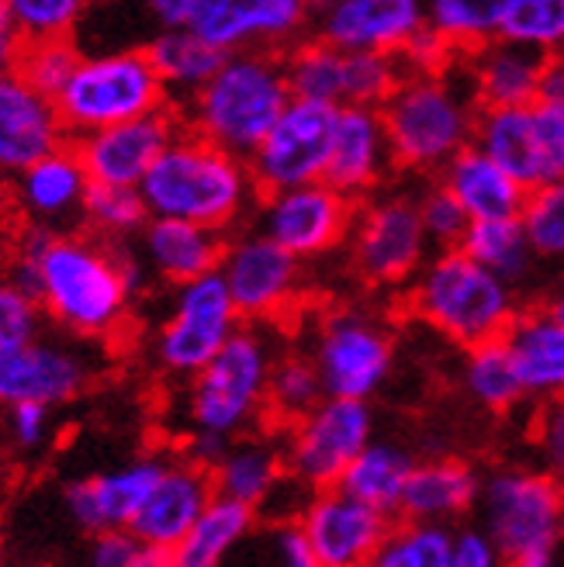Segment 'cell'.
Wrapping results in <instances>:
<instances>
[{
	"instance_id": "1",
	"label": "cell",
	"mask_w": 564,
	"mask_h": 567,
	"mask_svg": "<svg viewBox=\"0 0 564 567\" xmlns=\"http://www.w3.org/2000/svg\"><path fill=\"white\" fill-rule=\"evenodd\" d=\"M35 291L45 316L80 339L115 336L139 288V264L101 236L32 233L14 274Z\"/></svg>"
},
{
	"instance_id": "2",
	"label": "cell",
	"mask_w": 564,
	"mask_h": 567,
	"mask_svg": "<svg viewBox=\"0 0 564 567\" xmlns=\"http://www.w3.org/2000/svg\"><path fill=\"white\" fill-rule=\"evenodd\" d=\"M153 218H187L229 233L260 197L249 159L181 125L139 184Z\"/></svg>"
},
{
	"instance_id": "3",
	"label": "cell",
	"mask_w": 564,
	"mask_h": 567,
	"mask_svg": "<svg viewBox=\"0 0 564 567\" xmlns=\"http://www.w3.org/2000/svg\"><path fill=\"white\" fill-rule=\"evenodd\" d=\"M291 97L285 55L274 49H239L225 55L205 87L184 101V122L215 146L249 159Z\"/></svg>"
},
{
	"instance_id": "4",
	"label": "cell",
	"mask_w": 564,
	"mask_h": 567,
	"mask_svg": "<svg viewBox=\"0 0 564 567\" xmlns=\"http://www.w3.org/2000/svg\"><path fill=\"white\" fill-rule=\"evenodd\" d=\"M409 308L458 347H478L505 336L520 316L516 291L461 246L440 249L409 284Z\"/></svg>"
},
{
	"instance_id": "5",
	"label": "cell",
	"mask_w": 564,
	"mask_h": 567,
	"mask_svg": "<svg viewBox=\"0 0 564 567\" xmlns=\"http://www.w3.org/2000/svg\"><path fill=\"white\" fill-rule=\"evenodd\" d=\"M478 107L468 83L440 73H406L381 104V118L394 153V166L433 174L443 169L478 132Z\"/></svg>"
},
{
	"instance_id": "6",
	"label": "cell",
	"mask_w": 564,
	"mask_h": 567,
	"mask_svg": "<svg viewBox=\"0 0 564 567\" xmlns=\"http://www.w3.org/2000/svg\"><path fill=\"white\" fill-rule=\"evenodd\" d=\"M274 360L277 353L270 339L260 329L239 326L205 371L191 378L184 402L191 433H208L222 440L246 436L267 415Z\"/></svg>"
},
{
	"instance_id": "7",
	"label": "cell",
	"mask_w": 564,
	"mask_h": 567,
	"mask_svg": "<svg viewBox=\"0 0 564 567\" xmlns=\"http://www.w3.org/2000/svg\"><path fill=\"white\" fill-rule=\"evenodd\" d=\"M171 104L166 83L146 49H115L83 55L76 73L55 97L70 135H88L119 122H132Z\"/></svg>"
},
{
	"instance_id": "8",
	"label": "cell",
	"mask_w": 564,
	"mask_h": 567,
	"mask_svg": "<svg viewBox=\"0 0 564 567\" xmlns=\"http://www.w3.org/2000/svg\"><path fill=\"white\" fill-rule=\"evenodd\" d=\"M239 326L243 316L218 270L187 280L174 295L171 316L156 329V367L171 378L191 381L197 371H205L212 357L229 343Z\"/></svg>"
},
{
	"instance_id": "9",
	"label": "cell",
	"mask_w": 564,
	"mask_h": 567,
	"mask_svg": "<svg viewBox=\"0 0 564 567\" xmlns=\"http://www.w3.org/2000/svg\"><path fill=\"white\" fill-rule=\"evenodd\" d=\"M564 481L544 467H499L482 477L478 516L502 554L561 540Z\"/></svg>"
},
{
	"instance_id": "10",
	"label": "cell",
	"mask_w": 564,
	"mask_h": 567,
	"mask_svg": "<svg viewBox=\"0 0 564 567\" xmlns=\"http://www.w3.org/2000/svg\"><path fill=\"white\" fill-rule=\"evenodd\" d=\"M375 440V412L363 399H326L288 425L285 464L308 492L336 488L357 453Z\"/></svg>"
},
{
	"instance_id": "11",
	"label": "cell",
	"mask_w": 564,
	"mask_h": 567,
	"mask_svg": "<svg viewBox=\"0 0 564 567\" xmlns=\"http://www.w3.org/2000/svg\"><path fill=\"white\" fill-rule=\"evenodd\" d=\"M347 243L357 277L371 288H409L433 249L422 229L419 202L402 194H388L357 208Z\"/></svg>"
},
{
	"instance_id": "12",
	"label": "cell",
	"mask_w": 564,
	"mask_h": 567,
	"mask_svg": "<svg viewBox=\"0 0 564 567\" xmlns=\"http://www.w3.org/2000/svg\"><path fill=\"white\" fill-rule=\"evenodd\" d=\"M474 146L526 187L564 177V104L533 101L523 107H482Z\"/></svg>"
},
{
	"instance_id": "13",
	"label": "cell",
	"mask_w": 564,
	"mask_h": 567,
	"mask_svg": "<svg viewBox=\"0 0 564 567\" xmlns=\"http://www.w3.org/2000/svg\"><path fill=\"white\" fill-rule=\"evenodd\" d=\"M308 357L316 363L326 394L363 402H371L384 388L394 363L388 329L363 311H332V316H326Z\"/></svg>"
},
{
	"instance_id": "14",
	"label": "cell",
	"mask_w": 564,
	"mask_h": 567,
	"mask_svg": "<svg viewBox=\"0 0 564 567\" xmlns=\"http://www.w3.org/2000/svg\"><path fill=\"white\" fill-rule=\"evenodd\" d=\"M336 111H340L336 104L291 97L267 138L249 156V169L257 177L260 194L326 181Z\"/></svg>"
},
{
	"instance_id": "15",
	"label": "cell",
	"mask_w": 564,
	"mask_h": 567,
	"mask_svg": "<svg viewBox=\"0 0 564 567\" xmlns=\"http://www.w3.org/2000/svg\"><path fill=\"white\" fill-rule=\"evenodd\" d=\"M218 274L243 322H274L288 316L301 295V260L264 229L239 233L225 243Z\"/></svg>"
},
{
	"instance_id": "16",
	"label": "cell",
	"mask_w": 564,
	"mask_h": 567,
	"mask_svg": "<svg viewBox=\"0 0 564 567\" xmlns=\"http://www.w3.org/2000/svg\"><path fill=\"white\" fill-rule=\"evenodd\" d=\"M353 218L357 202L329 181L264 194V205L257 212L260 229L288 252H295L301 264L343 246L350 239Z\"/></svg>"
},
{
	"instance_id": "17",
	"label": "cell",
	"mask_w": 564,
	"mask_h": 567,
	"mask_svg": "<svg viewBox=\"0 0 564 567\" xmlns=\"http://www.w3.org/2000/svg\"><path fill=\"white\" fill-rule=\"evenodd\" d=\"M295 526L322 567H368L391 529V516L336 485L308 495Z\"/></svg>"
},
{
	"instance_id": "18",
	"label": "cell",
	"mask_w": 564,
	"mask_h": 567,
	"mask_svg": "<svg viewBox=\"0 0 564 567\" xmlns=\"http://www.w3.org/2000/svg\"><path fill=\"white\" fill-rule=\"evenodd\" d=\"M316 0H194L187 28L222 52L291 45L312 24Z\"/></svg>"
},
{
	"instance_id": "19",
	"label": "cell",
	"mask_w": 564,
	"mask_h": 567,
	"mask_svg": "<svg viewBox=\"0 0 564 567\" xmlns=\"http://www.w3.org/2000/svg\"><path fill=\"white\" fill-rule=\"evenodd\" d=\"M312 28L336 49L402 55L427 28V0H316Z\"/></svg>"
},
{
	"instance_id": "20",
	"label": "cell",
	"mask_w": 564,
	"mask_h": 567,
	"mask_svg": "<svg viewBox=\"0 0 564 567\" xmlns=\"http://www.w3.org/2000/svg\"><path fill=\"white\" fill-rule=\"evenodd\" d=\"M91 357L70 343H52L39 336L32 343L4 347L0 350V405H66L91 384Z\"/></svg>"
},
{
	"instance_id": "21",
	"label": "cell",
	"mask_w": 564,
	"mask_h": 567,
	"mask_svg": "<svg viewBox=\"0 0 564 567\" xmlns=\"http://www.w3.org/2000/svg\"><path fill=\"white\" fill-rule=\"evenodd\" d=\"M177 132H181V122L163 107L143 118L76 135V153L83 166H88L91 184L139 187Z\"/></svg>"
},
{
	"instance_id": "22",
	"label": "cell",
	"mask_w": 564,
	"mask_h": 567,
	"mask_svg": "<svg viewBox=\"0 0 564 567\" xmlns=\"http://www.w3.org/2000/svg\"><path fill=\"white\" fill-rule=\"evenodd\" d=\"M215 481L205 464H197L191 457L181 461H166L153 492L146 495L143 508L132 519V533L143 544L156 547H177L191 526L202 519V513L215 498Z\"/></svg>"
},
{
	"instance_id": "23",
	"label": "cell",
	"mask_w": 564,
	"mask_h": 567,
	"mask_svg": "<svg viewBox=\"0 0 564 567\" xmlns=\"http://www.w3.org/2000/svg\"><path fill=\"white\" fill-rule=\"evenodd\" d=\"M66 135L52 97L35 91L18 70L0 73V174L18 177L28 163L63 146Z\"/></svg>"
},
{
	"instance_id": "24",
	"label": "cell",
	"mask_w": 564,
	"mask_h": 567,
	"mask_svg": "<svg viewBox=\"0 0 564 567\" xmlns=\"http://www.w3.org/2000/svg\"><path fill=\"white\" fill-rule=\"evenodd\" d=\"M391 166H394V153L388 142L381 107L343 104L336 111L326 181L350 194L353 202H360V197H368L381 187Z\"/></svg>"
},
{
	"instance_id": "25",
	"label": "cell",
	"mask_w": 564,
	"mask_h": 567,
	"mask_svg": "<svg viewBox=\"0 0 564 567\" xmlns=\"http://www.w3.org/2000/svg\"><path fill=\"white\" fill-rule=\"evenodd\" d=\"M163 464L166 461L160 457H139L132 464L73 481L66 488L70 519L91 536L104 529H129L146 495L153 492Z\"/></svg>"
},
{
	"instance_id": "26",
	"label": "cell",
	"mask_w": 564,
	"mask_h": 567,
	"mask_svg": "<svg viewBox=\"0 0 564 567\" xmlns=\"http://www.w3.org/2000/svg\"><path fill=\"white\" fill-rule=\"evenodd\" d=\"M551 55L495 39L468 52V87L478 107H523L541 101Z\"/></svg>"
},
{
	"instance_id": "27",
	"label": "cell",
	"mask_w": 564,
	"mask_h": 567,
	"mask_svg": "<svg viewBox=\"0 0 564 567\" xmlns=\"http://www.w3.org/2000/svg\"><path fill=\"white\" fill-rule=\"evenodd\" d=\"M225 233L208 229L187 218H150L146 229L139 233V246H143V264L166 284L197 280L205 274H215L225 252Z\"/></svg>"
},
{
	"instance_id": "28",
	"label": "cell",
	"mask_w": 564,
	"mask_h": 567,
	"mask_svg": "<svg viewBox=\"0 0 564 567\" xmlns=\"http://www.w3.org/2000/svg\"><path fill=\"white\" fill-rule=\"evenodd\" d=\"M88 190H91L88 166H83L76 146H66V142L39 156L35 163H28L14 181L18 205L39 225H55L73 215H83Z\"/></svg>"
},
{
	"instance_id": "29",
	"label": "cell",
	"mask_w": 564,
	"mask_h": 567,
	"mask_svg": "<svg viewBox=\"0 0 564 567\" xmlns=\"http://www.w3.org/2000/svg\"><path fill=\"white\" fill-rule=\"evenodd\" d=\"M478 495H482V477L471 464L461 457H433L412 467L399 513L412 523L450 526L478 508Z\"/></svg>"
},
{
	"instance_id": "30",
	"label": "cell",
	"mask_w": 564,
	"mask_h": 567,
	"mask_svg": "<svg viewBox=\"0 0 564 567\" xmlns=\"http://www.w3.org/2000/svg\"><path fill=\"white\" fill-rule=\"evenodd\" d=\"M526 399L551 402L564 394V319L551 308L520 311L516 322L505 329Z\"/></svg>"
},
{
	"instance_id": "31",
	"label": "cell",
	"mask_w": 564,
	"mask_h": 567,
	"mask_svg": "<svg viewBox=\"0 0 564 567\" xmlns=\"http://www.w3.org/2000/svg\"><path fill=\"white\" fill-rule=\"evenodd\" d=\"M440 184L458 197L471 221L478 218H513L526 205V187L499 166L485 150H478L474 142L461 150L440 169Z\"/></svg>"
},
{
	"instance_id": "32",
	"label": "cell",
	"mask_w": 564,
	"mask_h": 567,
	"mask_svg": "<svg viewBox=\"0 0 564 567\" xmlns=\"http://www.w3.org/2000/svg\"><path fill=\"white\" fill-rule=\"evenodd\" d=\"M288 464H285V446L264 436H236L225 446L222 457L212 464V481L222 498L243 502L249 508L264 513V505L274 498V492L285 485Z\"/></svg>"
},
{
	"instance_id": "33",
	"label": "cell",
	"mask_w": 564,
	"mask_h": 567,
	"mask_svg": "<svg viewBox=\"0 0 564 567\" xmlns=\"http://www.w3.org/2000/svg\"><path fill=\"white\" fill-rule=\"evenodd\" d=\"M257 508L215 495L202 519L174 547L177 567H225L246 544V536L257 529Z\"/></svg>"
},
{
	"instance_id": "34",
	"label": "cell",
	"mask_w": 564,
	"mask_h": 567,
	"mask_svg": "<svg viewBox=\"0 0 564 567\" xmlns=\"http://www.w3.org/2000/svg\"><path fill=\"white\" fill-rule=\"evenodd\" d=\"M150 60L156 66V73L166 83V94L191 101L205 83L215 76V70L222 66V60L229 52L215 49L212 42H205L197 32H191L187 24L177 28H163V32L146 45Z\"/></svg>"
},
{
	"instance_id": "35",
	"label": "cell",
	"mask_w": 564,
	"mask_h": 567,
	"mask_svg": "<svg viewBox=\"0 0 564 567\" xmlns=\"http://www.w3.org/2000/svg\"><path fill=\"white\" fill-rule=\"evenodd\" d=\"M412 467H416V461L409 457V450H402L399 443H388V440H371L357 453V461L347 467V474L340 477V488L360 502L381 508V513L394 516L402 505V492L409 485Z\"/></svg>"
},
{
	"instance_id": "36",
	"label": "cell",
	"mask_w": 564,
	"mask_h": 567,
	"mask_svg": "<svg viewBox=\"0 0 564 567\" xmlns=\"http://www.w3.org/2000/svg\"><path fill=\"white\" fill-rule=\"evenodd\" d=\"M468 399L495 415H505L520 409V402L526 399V388L520 381L516 360L505 347V336L499 339H485V343L468 347L464 353V371H461Z\"/></svg>"
},
{
	"instance_id": "37",
	"label": "cell",
	"mask_w": 564,
	"mask_h": 567,
	"mask_svg": "<svg viewBox=\"0 0 564 567\" xmlns=\"http://www.w3.org/2000/svg\"><path fill=\"white\" fill-rule=\"evenodd\" d=\"M461 249L468 257H474L482 267L499 274L502 280L520 284L530 277L537 252L523 229V218H478L468 225V233L461 239Z\"/></svg>"
},
{
	"instance_id": "38",
	"label": "cell",
	"mask_w": 564,
	"mask_h": 567,
	"mask_svg": "<svg viewBox=\"0 0 564 567\" xmlns=\"http://www.w3.org/2000/svg\"><path fill=\"white\" fill-rule=\"evenodd\" d=\"M513 0H427V24L454 49L474 52L499 39Z\"/></svg>"
},
{
	"instance_id": "39",
	"label": "cell",
	"mask_w": 564,
	"mask_h": 567,
	"mask_svg": "<svg viewBox=\"0 0 564 567\" xmlns=\"http://www.w3.org/2000/svg\"><path fill=\"white\" fill-rule=\"evenodd\" d=\"M285 73H288L295 97L343 107L347 49H336V45H329L322 39L301 42L285 55Z\"/></svg>"
},
{
	"instance_id": "40",
	"label": "cell",
	"mask_w": 564,
	"mask_h": 567,
	"mask_svg": "<svg viewBox=\"0 0 564 567\" xmlns=\"http://www.w3.org/2000/svg\"><path fill=\"white\" fill-rule=\"evenodd\" d=\"M326 399L322 378L316 371L312 357L305 353H280L270 371V388H267V415L277 425H295L301 415L312 412Z\"/></svg>"
},
{
	"instance_id": "41",
	"label": "cell",
	"mask_w": 564,
	"mask_h": 567,
	"mask_svg": "<svg viewBox=\"0 0 564 567\" xmlns=\"http://www.w3.org/2000/svg\"><path fill=\"white\" fill-rule=\"evenodd\" d=\"M146 197L139 187H115V184H91L88 202H83V221L91 225V233L107 239V243H122L132 239L146 229L150 221Z\"/></svg>"
},
{
	"instance_id": "42",
	"label": "cell",
	"mask_w": 564,
	"mask_h": 567,
	"mask_svg": "<svg viewBox=\"0 0 564 567\" xmlns=\"http://www.w3.org/2000/svg\"><path fill=\"white\" fill-rule=\"evenodd\" d=\"M450 526L412 523L391 526L368 567H447L450 554Z\"/></svg>"
},
{
	"instance_id": "43",
	"label": "cell",
	"mask_w": 564,
	"mask_h": 567,
	"mask_svg": "<svg viewBox=\"0 0 564 567\" xmlns=\"http://www.w3.org/2000/svg\"><path fill=\"white\" fill-rule=\"evenodd\" d=\"M499 39L544 55L564 52V0H513Z\"/></svg>"
},
{
	"instance_id": "44",
	"label": "cell",
	"mask_w": 564,
	"mask_h": 567,
	"mask_svg": "<svg viewBox=\"0 0 564 567\" xmlns=\"http://www.w3.org/2000/svg\"><path fill=\"white\" fill-rule=\"evenodd\" d=\"M523 229L533 243L537 260H564V177L541 184L526 194V205L520 212Z\"/></svg>"
},
{
	"instance_id": "45",
	"label": "cell",
	"mask_w": 564,
	"mask_h": 567,
	"mask_svg": "<svg viewBox=\"0 0 564 567\" xmlns=\"http://www.w3.org/2000/svg\"><path fill=\"white\" fill-rule=\"evenodd\" d=\"M80 60L83 55L73 39H39V42H24L18 73L32 83L35 91L55 101L70 83V76L76 73Z\"/></svg>"
},
{
	"instance_id": "46",
	"label": "cell",
	"mask_w": 564,
	"mask_h": 567,
	"mask_svg": "<svg viewBox=\"0 0 564 567\" xmlns=\"http://www.w3.org/2000/svg\"><path fill=\"white\" fill-rule=\"evenodd\" d=\"M11 21L24 42L39 39H70L83 18V0H4Z\"/></svg>"
},
{
	"instance_id": "47",
	"label": "cell",
	"mask_w": 564,
	"mask_h": 567,
	"mask_svg": "<svg viewBox=\"0 0 564 567\" xmlns=\"http://www.w3.org/2000/svg\"><path fill=\"white\" fill-rule=\"evenodd\" d=\"M239 550L260 567H322L295 523H267L260 533L253 529Z\"/></svg>"
},
{
	"instance_id": "48",
	"label": "cell",
	"mask_w": 564,
	"mask_h": 567,
	"mask_svg": "<svg viewBox=\"0 0 564 567\" xmlns=\"http://www.w3.org/2000/svg\"><path fill=\"white\" fill-rule=\"evenodd\" d=\"M45 308L18 277L0 280V350L39 339Z\"/></svg>"
},
{
	"instance_id": "49",
	"label": "cell",
	"mask_w": 564,
	"mask_h": 567,
	"mask_svg": "<svg viewBox=\"0 0 564 567\" xmlns=\"http://www.w3.org/2000/svg\"><path fill=\"white\" fill-rule=\"evenodd\" d=\"M419 215H422V229H427V236L437 249L461 246L468 225H471V215L464 212V205L443 184L430 187L419 197Z\"/></svg>"
},
{
	"instance_id": "50",
	"label": "cell",
	"mask_w": 564,
	"mask_h": 567,
	"mask_svg": "<svg viewBox=\"0 0 564 567\" xmlns=\"http://www.w3.org/2000/svg\"><path fill=\"white\" fill-rule=\"evenodd\" d=\"M533 446H537L541 467L564 481V394L541 402V412L533 419Z\"/></svg>"
},
{
	"instance_id": "51",
	"label": "cell",
	"mask_w": 564,
	"mask_h": 567,
	"mask_svg": "<svg viewBox=\"0 0 564 567\" xmlns=\"http://www.w3.org/2000/svg\"><path fill=\"white\" fill-rule=\"evenodd\" d=\"M447 567H505V554L485 526H464L450 533Z\"/></svg>"
},
{
	"instance_id": "52",
	"label": "cell",
	"mask_w": 564,
	"mask_h": 567,
	"mask_svg": "<svg viewBox=\"0 0 564 567\" xmlns=\"http://www.w3.org/2000/svg\"><path fill=\"white\" fill-rule=\"evenodd\" d=\"M8 436L14 450L21 453H39L52 440V405L39 402H21L8 409Z\"/></svg>"
},
{
	"instance_id": "53",
	"label": "cell",
	"mask_w": 564,
	"mask_h": 567,
	"mask_svg": "<svg viewBox=\"0 0 564 567\" xmlns=\"http://www.w3.org/2000/svg\"><path fill=\"white\" fill-rule=\"evenodd\" d=\"M139 536L132 529H104L91 536L88 547V567H129V560L139 550Z\"/></svg>"
},
{
	"instance_id": "54",
	"label": "cell",
	"mask_w": 564,
	"mask_h": 567,
	"mask_svg": "<svg viewBox=\"0 0 564 567\" xmlns=\"http://www.w3.org/2000/svg\"><path fill=\"white\" fill-rule=\"evenodd\" d=\"M21 49H24V39L18 32V24L11 21L4 0H0V73H14L18 70Z\"/></svg>"
},
{
	"instance_id": "55",
	"label": "cell",
	"mask_w": 564,
	"mask_h": 567,
	"mask_svg": "<svg viewBox=\"0 0 564 567\" xmlns=\"http://www.w3.org/2000/svg\"><path fill=\"white\" fill-rule=\"evenodd\" d=\"M139 4L160 21V28H177V24H187L194 0H139Z\"/></svg>"
},
{
	"instance_id": "56",
	"label": "cell",
	"mask_w": 564,
	"mask_h": 567,
	"mask_svg": "<svg viewBox=\"0 0 564 567\" xmlns=\"http://www.w3.org/2000/svg\"><path fill=\"white\" fill-rule=\"evenodd\" d=\"M561 540L541 544V547H526L520 554L505 557V567H561Z\"/></svg>"
},
{
	"instance_id": "57",
	"label": "cell",
	"mask_w": 564,
	"mask_h": 567,
	"mask_svg": "<svg viewBox=\"0 0 564 567\" xmlns=\"http://www.w3.org/2000/svg\"><path fill=\"white\" fill-rule=\"evenodd\" d=\"M544 101H557L564 104V52L551 55L547 60V73H544V91H541Z\"/></svg>"
},
{
	"instance_id": "58",
	"label": "cell",
	"mask_w": 564,
	"mask_h": 567,
	"mask_svg": "<svg viewBox=\"0 0 564 567\" xmlns=\"http://www.w3.org/2000/svg\"><path fill=\"white\" fill-rule=\"evenodd\" d=\"M129 567H177L174 550L171 547H156V544H139L135 557L129 560Z\"/></svg>"
},
{
	"instance_id": "59",
	"label": "cell",
	"mask_w": 564,
	"mask_h": 567,
	"mask_svg": "<svg viewBox=\"0 0 564 567\" xmlns=\"http://www.w3.org/2000/svg\"><path fill=\"white\" fill-rule=\"evenodd\" d=\"M547 308H551V311H557V316H561V319H564V288H561V291H557V295H554V301H551V305H547Z\"/></svg>"
},
{
	"instance_id": "60",
	"label": "cell",
	"mask_w": 564,
	"mask_h": 567,
	"mask_svg": "<svg viewBox=\"0 0 564 567\" xmlns=\"http://www.w3.org/2000/svg\"><path fill=\"white\" fill-rule=\"evenodd\" d=\"M83 4H88V8H98V4H104V0H83Z\"/></svg>"
},
{
	"instance_id": "61",
	"label": "cell",
	"mask_w": 564,
	"mask_h": 567,
	"mask_svg": "<svg viewBox=\"0 0 564 567\" xmlns=\"http://www.w3.org/2000/svg\"><path fill=\"white\" fill-rule=\"evenodd\" d=\"M561 536H564V508H561Z\"/></svg>"
}]
</instances>
